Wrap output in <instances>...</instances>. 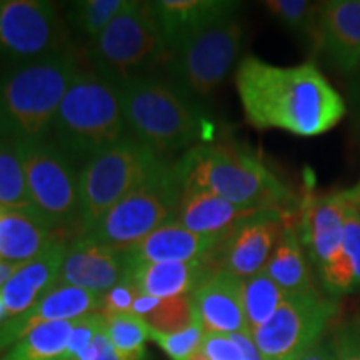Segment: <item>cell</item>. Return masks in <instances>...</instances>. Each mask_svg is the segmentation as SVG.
<instances>
[{"label":"cell","instance_id":"1","mask_svg":"<svg viewBox=\"0 0 360 360\" xmlns=\"http://www.w3.org/2000/svg\"><path fill=\"white\" fill-rule=\"evenodd\" d=\"M236 87L247 122L257 129L317 137L347 114L344 98L314 62L277 67L247 56L237 65Z\"/></svg>","mask_w":360,"mask_h":360},{"label":"cell","instance_id":"2","mask_svg":"<svg viewBox=\"0 0 360 360\" xmlns=\"http://www.w3.org/2000/svg\"><path fill=\"white\" fill-rule=\"evenodd\" d=\"M180 186L222 197L240 209L292 214L295 195L257 154L237 141L202 143L174 160Z\"/></svg>","mask_w":360,"mask_h":360},{"label":"cell","instance_id":"3","mask_svg":"<svg viewBox=\"0 0 360 360\" xmlns=\"http://www.w3.org/2000/svg\"><path fill=\"white\" fill-rule=\"evenodd\" d=\"M119 96L129 134L162 160L212 142L205 110L169 79L142 75L120 85Z\"/></svg>","mask_w":360,"mask_h":360},{"label":"cell","instance_id":"4","mask_svg":"<svg viewBox=\"0 0 360 360\" xmlns=\"http://www.w3.org/2000/svg\"><path fill=\"white\" fill-rule=\"evenodd\" d=\"M79 72L74 49L8 65L0 74V139L13 143L49 139L58 105Z\"/></svg>","mask_w":360,"mask_h":360},{"label":"cell","instance_id":"5","mask_svg":"<svg viewBox=\"0 0 360 360\" xmlns=\"http://www.w3.org/2000/svg\"><path fill=\"white\" fill-rule=\"evenodd\" d=\"M57 146L74 162H89L130 137L119 87L82 70L67 89L53 120Z\"/></svg>","mask_w":360,"mask_h":360},{"label":"cell","instance_id":"6","mask_svg":"<svg viewBox=\"0 0 360 360\" xmlns=\"http://www.w3.org/2000/svg\"><path fill=\"white\" fill-rule=\"evenodd\" d=\"M165 42L148 2H127L122 12L90 45L97 74L115 87L142 77L143 72L169 58Z\"/></svg>","mask_w":360,"mask_h":360},{"label":"cell","instance_id":"7","mask_svg":"<svg viewBox=\"0 0 360 360\" xmlns=\"http://www.w3.org/2000/svg\"><path fill=\"white\" fill-rule=\"evenodd\" d=\"M182 186L174 160H164L142 186L119 200L90 231L82 236L129 250L162 225L177 220Z\"/></svg>","mask_w":360,"mask_h":360},{"label":"cell","instance_id":"8","mask_svg":"<svg viewBox=\"0 0 360 360\" xmlns=\"http://www.w3.org/2000/svg\"><path fill=\"white\" fill-rule=\"evenodd\" d=\"M35 212L52 231L80 227L79 175L74 160L56 141L15 143Z\"/></svg>","mask_w":360,"mask_h":360},{"label":"cell","instance_id":"9","mask_svg":"<svg viewBox=\"0 0 360 360\" xmlns=\"http://www.w3.org/2000/svg\"><path fill=\"white\" fill-rule=\"evenodd\" d=\"M162 162L132 135L89 160L79 174L82 233L90 231L129 192L142 186Z\"/></svg>","mask_w":360,"mask_h":360},{"label":"cell","instance_id":"10","mask_svg":"<svg viewBox=\"0 0 360 360\" xmlns=\"http://www.w3.org/2000/svg\"><path fill=\"white\" fill-rule=\"evenodd\" d=\"M242 42L244 27L236 15L205 27L169 53V80L193 101L209 97L232 70Z\"/></svg>","mask_w":360,"mask_h":360},{"label":"cell","instance_id":"11","mask_svg":"<svg viewBox=\"0 0 360 360\" xmlns=\"http://www.w3.org/2000/svg\"><path fill=\"white\" fill-rule=\"evenodd\" d=\"M337 314V299L319 290L287 294L276 314L250 334L265 360H295L326 337Z\"/></svg>","mask_w":360,"mask_h":360},{"label":"cell","instance_id":"12","mask_svg":"<svg viewBox=\"0 0 360 360\" xmlns=\"http://www.w3.org/2000/svg\"><path fill=\"white\" fill-rule=\"evenodd\" d=\"M52 2L8 0L0 13V57L11 64L42 60L70 51Z\"/></svg>","mask_w":360,"mask_h":360},{"label":"cell","instance_id":"13","mask_svg":"<svg viewBox=\"0 0 360 360\" xmlns=\"http://www.w3.org/2000/svg\"><path fill=\"white\" fill-rule=\"evenodd\" d=\"M292 214L264 210L238 222L204 260L215 272L249 278L262 272Z\"/></svg>","mask_w":360,"mask_h":360},{"label":"cell","instance_id":"14","mask_svg":"<svg viewBox=\"0 0 360 360\" xmlns=\"http://www.w3.org/2000/svg\"><path fill=\"white\" fill-rule=\"evenodd\" d=\"M129 274L127 250L114 249L89 236H80L67 247L58 282L105 294L127 278Z\"/></svg>","mask_w":360,"mask_h":360},{"label":"cell","instance_id":"15","mask_svg":"<svg viewBox=\"0 0 360 360\" xmlns=\"http://www.w3.org/2000/svg\"><path fill=\"white\" fill-rule=\"evenodd\" d=\"M101 305L102 294L57 282L40 297L34 307L0 323V354L42 323L77 321L85 315L97 314Z\"/></svg>","mask_w":360,"mask_h":360},{"label":"cell","instance_id":"16","mask_svg":"<svg viewBox=\"0 0 360 360\" xmlns=\"http://www.w3.org/2000/svg\"><path fill=\"white\" fill-rule=\"evenodd\" d=\"M350 200L347 192L307 199L302 207L299 231L309 260L317 270L332 262L344 252V219Z\"/></svg>","mask_w":360,"mask_h":360},{"label":"cell","instance_id":"17","mask_svg":"<svg viewBox=\"0 0 360 360\" xmlns=\"http://www.w3.org/2000/svg\"><path fill=\"white\" fill-rule=\"evenodd\" d=\"M315 49L345 75L360 67V0L322 2Z\"/></svg>","mask_w":360,"mask_h":360},{"label":"cell","instance_id":"18","mask_svg":"<svg viewBox=\"0 0 360 360\" xmlns=\"http://www.w3.org/2000/svg\"><path fill=\"white\" fill-rule=\"evenodd\" d=\"M244 278L227 272H215L191 295L195 321L205 334H236L249 330L242 302Z\"/></svg>","mask_w":360,"mask_h":360},{"label":"cell","instance_id":"19","mask_svg":"<svg viewBox=\"0 0 360 360\" xmlns=\"http://www.w3.org/2000/svg\"><path fill=\"white\" fill-rule=\"evenodd\" d=\"M69 244L62 237L56 238L42 254L22 264V267L0 289L7 312L12 317L24 314L39 302L45 292L58 282Z\"/></svg>","mask_w":360,"mask_h":360},{"label":"cell","instance_id":"20","mask_svg":"<svg viewBox=\"0 0 360 360\" xmlns=\"http://www.w3.org/2000/svg\"><path fill=\"white\" fill-rule=\"evenodd\" d=\"M162 35L172 52L184 40L205 27L236 15L240 4L222 0H157L148 2Z\"/></svg>","mask_w":360,"mask_h":360},{"label":"cell","instance_id":"21","mask_svg":"<svg viewBox=\"0 0 360 360\" xmlns=\"http://www.w3.org/2000/svg\"><path fill=\"white\" fill-rule=\"evenodd\" d=\"M224 236H200L179 222L162 225L127 250L130 267L142 262H192L204 259Z\"/></svg>","mask_w":360,"mask_h":360},{"label":"cell","instance_id":"22","mask_svg":"<svg viewBox=\"0 0 360 360\" xmlns=\"http://www.w3.org/2000/svg\"><path fill=\"white\" fill-rule=\"evenodd\" d=\"M214 276L204 259L192 262H142L130 267L129 277L143 294L157 299L187 297Z\"/></svg>","mask_w":360,"mask_h":360},{"label":"cell","instance_id":"23","mask_svg":"<svg viewBox=\"0 0 360 360\" xmlns=\"http://www.w3.org/2000/svg\"><path fill=\"white\" fill-rule=\"evenodd\" d=\"M254 214L257 212L240 209L215 193L184 188L175 222L200 236H225L238 222Z\"/></svg>","mask_w":360,"mask_h":360},{"label":"cell","instance_id":"24","mask_svg":"<svg viewBox=\"0 0 360 360\" xmlns=\"http://www.w3.org/2000/svg\"><path fill=\"white\" fill-rule=\"evenodd\" d=\"M53 232L35 210H0V260L30 262L58 238Z\"/></svg>","mask_w":360,"mask_h":360},{"label":"cell","instance_id":"25","mask_svg":"<svg viewBox=\"0 0 360 360\" xmlns=\"http://www.w3.org/2000/svg\"><path fill=\"white\" fill-rule=\"evenodd\" d=\"M264 272L285 294H302V292L317 290L312 270H310L307 250H305L302 237H300L299 224L294 219L287 222Z\"/></svg>","mask_w":360,"mask_h":360},{"label":"cell","instance_id":"26","mask_svg":"<svg viewBox=\"0 0 360 360\" xmlns=\"http://www.w3.org/2000/svg\"><path fill=\"white\" fill-rule=\"evenodd\" d=\"M74 323L75 321L42 323L13 344L0 360H62Z\"/></svg>","mask_w":360,"mask_h":360},{"label":"cell","instance_id":"27","mask_svg":"<svg viewBox=\"0 0 360 360\" xmlns=\"http://www.w3.org/2000/svg\"><path fill=\"white\" fill-rule=\"evenodd\" d=\"M285 295V292L264 270L249 278H244L242 302H244L247 328L252 332L264 326L281 307Z\"/></svg>","mask_w":360,"mask_h":360},{"label":"cell","instance_id":"28","mask_svg":"<svg viewBox=\"0 0 360 360\" xmlns=\"http://www.w3.org/2000/svg\"><path fill=\"white\" fill-rule=\"evenodd\" d=\"M0 210H35L17 146L0 139Z\"/></svg>","mask_w":360,"mask_h":360},{"label":"cell","instance_id":"29","mask_svg":"<svg viewBox=\"0 0 360 360\" xmlns=\"http://www.w3.org/2000/svg\"><path fill=\"white\" fill-rule=\"evenodd\" d=\"M152 328L143 319L132 314L105 319V332L112 347L125 360H146V342Z\"/></svg>","mask_w":360,"mask_h":360},{"label":"cell","instance_id":"30","mask_svg":"<svg viewBox=\"0 0 360 360\" xmlns=\"http://www.w3.org/2000/svg\"><path fill=\"white\" fill-rule=\"evenodd\" d=\"M124 0H80L72 2L67 8V20L70 22L85 39L96 42L107 25L122 12Z\"/></svg>","mask_w":360,"mask_h":360},{"label":"cell","instance_id":"31","mask_svg":"<svg viewBox=\"0 0 360 360\" xmlns=\"http://www.w3.org/2000/svg\"><path fill=\"white\" fill-rule=\"evenodd\" d=\"M267 11L276 19L290 29L292 32L315 37L321 17L322 2H309V0H267L264 2Z\"/></svg>","mask_w":360,"mask_h":360},{"label":"cell","instance_id":"32","mask_svg":"<svg viewBox=\"0 0 360 360\" xmlns=\"http://www.w3.org/2000/svg\"><path fill=\"white\" fill-rule=\"evenodd\" d=\"M143 321L152 330L160 332V334H175L191 327L195 322L191 295L160 299V304L157 305L154 312L147 315Z\"/></svg>","mask_w":360,"mask_h":360},{"label":"cell","instance_id":"33","mask_svg":"<svg viewBox=\"0 0 360 360\" xmlns=\"http://www.w3.org/2000/svg\"><path fill=\"white\" fill-rule=\"evenodd\" d=\"M204 335V327L197 321L191 327L175 332V334H160V332L150 330V340L157 342L160 345V349L172 360L191 359L200 349Z\"/></svg>","mask_w":360,"mask_h":360},{"label":"cell","instance_id":"34","mask_svg":"<svg viewBox=\"0 0 360 360\" xmlns=\"http://www.w3.org/2000/svg\"><path fill=\"white\" fill-rule=\"evenodd\" d=\"M330 334L337 360H360V314L337 323Z\"/></svg>","mask_w":360,"mask_h":360},{"label":"cell","instance_id":"35","mask_svg":"<svg viewBox=\"0 0 360 360\" xmlns=\"http://www.w3.org/2000/svg\"><path fill=\"white\" fill-rule=\"evenodd\" d=\"M137 292L139 289L132 282V278H124L122 282L117 283L114 289L102 294V305L97 314L102 315L103 321H105V319L115 317V315L130 314L132 312V305Z\"/></svg>","mask_w":360,"mask_h":360},{"label":"cell","instance_id":"36","mask_svg":"<svg viewBox=\"0 0 360 360\" xmlns=\"http://www.w3.org/2000/svg\"><path fill=\"white\" fill-rule=\"evenodd\" d=\"M105 327V321L102 319L101 314H90L85 317H80L75 321L74 328H72L69 345L62 360L72 359L79 355L84 349H87L92 344L94 337H96L102 328Z\"/></svg>","mask_w":360,"mask_h":360},{"label":"cell","instance_id":"37","mask_svg":"<svg viewBox=\"0 0 360 360\" xmlns=\"http://www.w3.org/2000/svg\"><path fill=\"white\" fill-rule=\"evenodd\" d=\"M345 255L350 260L355 276V285L360 289V210L352 202L347 207L344 219V237H342Z\"/></svg>","mask_w":360,"mask_h":360},{"label":"cell","instance_id":"38","mask_svg":"<svg viewBox=\"0 0 360 360\" xmlns=\"http://www.w3.org/2000/svg\"><path fill=\"white\" fill-rule=\"evenodd\" d=\"M200 352L209 360H242V354L229 334H205Z\"/></svg>","mask_w":360,"mask_h":360},{"label":"cell","instance_id":"39","mask_svg":"<svg viewBox=\"0 0 360 360\" xmlns=\"http://www.w3.org/2000/svg\"><path fill=\"white\" fill-rule=\"evenodd\" d=\"M295 360H337V352L332 334L322 337L321 340L315 342L312 347H309Z\"/></svg>","mask_w":360,"mask_h":360},{"label":"cell","instance_id":"40","mask_svg":"<svg viewBox=\"0 0 360 360\" xmlns=\"http://www.w3.org/2000/svg\"><path fill=\"white\" fill-rule=\"evenodd\" d=\"M231 339L236 342V345L240 350L242 360H265V357L260 354V350L255 344L254 337H252L250 330H240L236 334H229Z\"/></svg>","mask_w":360,"mask_h":360},{"label":"cell","instance_id":"41","mask_svg":"<svg viewBox=\"0 0 360 360\" xmlns=\"http://www.w3.org/2000/svg\"><path fill=\"white\" fill-rule=\"evenodd\" d=\"M160 304V299H157V297H152V295H147L143 294V292L139 290L137 295H135V300H134V305H132V315H137V317L141 319H146L147 315H150L154 312L157 305Z\"/></svg>","mask_w":360,"mask_h":360},{"label":"cell","instance_id":"42","mask_svg":"<svg viewBox=\"0 0 360 360\" xmlns=\"http://www.w3.org/2000/svg\"><path fill=\"white\" fill-rule=\"evenodd\" d=\"M349 97L355 109V114L360 115V67L354 72L352 75H350Z\"/></svg>","mask_w":360,"mask_h":360},{"label":"cell","instance_id":"43","mask_svg":"<svg viewBox=\"0 0 360 360\" xmlns=\"http://www.w3.org/2000/svg\"><path fill=\"white\" fill-rule=\"evenodd\" d=\"M22 267V264H12L6 262V260H0V289H2L6 283L11 281V277Z\"/></svg>","mask_w":360,"mask_h":360},{"label":"cell","instance_id":"44","mask_svg":"<svg viewBox=\"0 0 360 360\" xmlns=\"http://www.w3.org/2000/svg\"><path fill=\"white\" fill-rule=\"evenodd\" d=\"M347 197H349V200L352 202V204H357V202H360V180L357 184H355L354 187H350V188H347Z\"/></svg>","mask_w":360,"mask_h":360},{"label":"cell","instance_id":"45","mask_svg":"<svg viewBox=\"0 0 360 360\" xmlns=\"http://www.w3.org/2000/svg\"><path fill=\"white\" fill-rule=\"evenodd\" d=\"M97 360H125V359L120 357V355L117 354V350L114 347H109Z\"/></svg>","mask_w":360,"mask_h":360},{"label":"cell","instance_id":"46","mask_svg":"<svg viewBox=\"0 0 360 360\" xmlns=\"http://www.w3.org/2000/svg\"><path fill=\"white\" fill-rule=\"evenodd\" d=\"M8 319H11V315H8L6 304H4V300H2V295H0V323L8 321Z\"/></svg>","mask_w":360,"mask_h":360},{"label":"cell","instance_id":"47","mask_svg":"<svg viewBox=\"0 0 360 360\" xmlns=\"http://www.w3.org/2000/svg\"><path fill=\"white\" fill-rule=\"evenodd\" d=\"M188 360H209V359H207V357H205V355L200 352V350H197V352H195V354H193V355H192V357H191V359H188Z\"/></svg>","mask_w":360,"mask_h":360},{"label":"cell","instance_id":"48","mask_svg":"<svg viewBox=\"0 0 360 360\" xmlns=\"http://www.w3.org/2000/svg\"><path fill=\"white\" fill-rule=\"evenodd\" d=\"M354 205H355V207H357V209L360 210V202H357V204H354Z\"/></svg>","mask_w":360,"mask_h":360},{"label":"cell","instance_id":"49","mask_svg":"<svg viewBox=\"0 0 360 360\" xmlns=\"http://www.w3.org/2000/svg\"><path fill=\"white\" fill-rule=\"evenodd\" d=\"M2 6H4V2H0V13H2Z\"/></svg>","mask_w":360,"mask_h":360}]
</instances>
